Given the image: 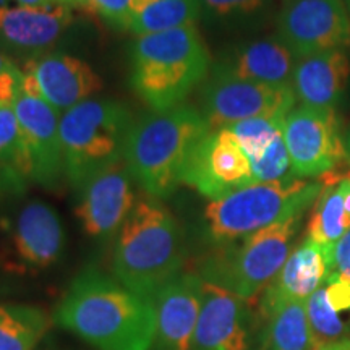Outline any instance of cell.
<instances>
[{
	"mask_svg": "<svg viewBox=\"0 0 350 350\" xmlns=\"http://www.w3.org/2000/svg\"><path fill=\"white\" fill-rule=\"evenodd\" d=\"M54 323L96 350H151L156 340L152 300L96 269L73 279L55 306Z\"/></svg>",
	"mask_w": 350,
	"mask_h": 350,
	"instance_id": "1",
	"label": "cell"
},
{
	"mask_svg": "<svg viewBox=\"0 0 350 350\" xmlns=\"http://www.w3.org/2000/svg\"><path fill=\"white\" fill-rule=\"evenodd\" d=\"M213 129L198 109L154 111L133 124L124 161L151 198L164 200L183 183L191 156Z\"/></svg>",
	"mask_w": 350,
	"mask_h": 350,
	"instance_id": "2",
	"label": "cell"
},
{
	"mask_svg": "<svg viewBox=\"0 0 350 350\" xmlns=\"http://www.w3.org/2000/svg\"><path fill=\"white\" fill-rule=\"evenodd\" d=\"M185 240L174 214L156 198L137 200L117 234L112 273L135 294L152 299L182 274Z\"/></svg>",
	"mask_w": 350,
	"mask_h": 350,
	"instance_id": "3",
	"label": "cell"
},
{
	"mask_svg": "<svg viewBox=\"0 0 350 350\" xmlns=\"http://www.w3.org/2000/svg\"><path fill=\"white\" fill-rule=\"evenodd\" d=\"M211 57L196 23L138 36L131 46V86L152 111L182 106L209 75Z\"/></svg>",
	"mask_w": 350,
	"mask_h": 350,
	"instance_id": "4",
	"label": "cell"
},
{
	"mask_svg": "<svg viewBox=\"0 0 350 350\" xmlns=\"http://www.w3.org/2000/svg\"><path fill=\"white\" fill-rule=\"evenodd\" d=\"M321 190L319 180L306 182L297 177L252 183L208 204L206 234L214 245L248 237L286 219L304 216Z\"/></svg>",
	"mask_w": 350,
	"mask_h": 350,
	"instance_id": "5",
	"label": "cell"
},
{
	"mask_svg": "<svg viewBox=\"0 0 350 350\" xmlns=\"http://www.w3.org/2000/svg\"><path fill=\"white\" fill-rule=\"evenodd\" d=\"M301 216L286 219L230 243L214 245L196 262V275L247 301L273 282L291 255Z\"/></svg>",
	"mask_w": 350,
	"mask_h": 350,
	"instance_id": "6",
	"label": "cell"
},
{
	"mask_svg": "<svg viewBox=\"0 0 350 350\" xmlns=\"http://www.w3.org/2000/svg\"><path fill=\"white\" fill-rule=\"evenodd\" d=\"M131 113L113 99L91 98L60 117L65 175L80 188L100 170L124 161Z\"/></svg>",
	"mask_w": 350,
	"mask_h": 350,
	"instance_id": "7",
	"label": "cell"
},
{
	"mask_svg": "<svg viewBox=\"0 0 350 350\" xmlns=\"http://www.w3.org/2000/svg\"><path fill=\"white\" fill-rule=\"evenodd\" d=\"M292 85L274 86L235 77L221 62L200 90L201 113L213 130L255 117H286L295 106Z\"/></svg>",
	"mask_w": 350,
	"mask_h": 350,
	"instance_id": "8",
	"label": "cell"
},
{
	"mask_svg": "<svg viewBox=\"0 0 350 350\" xmlns=\"http://www.w3.org/2000/svg\"><path fill=\"white\" fill-rule=\"evenodd\" d=\"M284 142L297 178L321 177L347 164L344 133L334 109L299 106L287 113ZM350 167V165H349Z\"/></svg>",
	"mask_w": 350,
	"mask_h": 350,
	"instance_id": "9",
	"label": "cell"
},
{
	"mask_svg": "<svg viewBox=\"0 0 350 350\" xmlns=\"http://www.w3.org/2000/svg\"><path fill=\"white\" fill-rule=\"evenodd\" d=\"M3 229V265L18 274H34L54 266L67 242L59 214L41 200L25 203Z\"/></svg>",
	"mask_w": 350,
	"mask_h": 350,
	"instance_id": "10",
	"label": "cell"
},
{
	"mask_svg": "<svg viewBox=\"0 0 350 350\" xmlns=\"http://www.w3.org/2000/svg\"><path fill=\"white\" fill-rule=\"evenodd\" d=\"M278 38L295 57L350 47V16L342 0H286Z\"/></svg>",
	"mask_w": 350,
	"mask_h": 350,
	"instance_id": "11",
	"label": "cell"
},
{
	"mask_svg": "<svg viewBox=\"0 0 350 350\" xmlns=\"http://www.w3.org/2000/svg\"><path fill=\"white\" fill-rule=\"evenodd\" d=\"M183 183L209 200L256 183L250 159L229 129L211 130L191 156Z\"/></svg>",
	"mask_w": 350,
	"mask_h": 350,
	"instance_id": "12",
	"label": "cell"
},
{
	"mask_svg": "<svg viewBox=\"0 0 350 350\" xmlns=\"http://www.w3.org/2000/svg\"><path fill=\"white\" fill-rule=\"evenodd\" d=\"M78 191L80 198L75 214L85 234L94 239H109L119 234L137 203L125 161L100 170Z\"/></svg>",
	"mask_w": 350,
	"mask_h": 350,
	"instance_id": "13",
	"label": "cell"
},
{
	"mask_svg": "<svg viewBox=\"0 0 350 350\" xmlns=\"http://www.w3.org/2000/svg\"><path fill=\"white\" fill-rule=\"evenodd\" d=\"M29 164L31 182L52 188L65 174L59 112L41 96L20 90L13 103Z\"/></svg>",
	"mask_w": 350,
	"mask_h": 350,
	"instance_id": "14",
	"label": "cell"
},
{
	"mask_svg": "<svg viewBox=\"0 0 350 350\" xmlns=\"http://www.w3.org/2000/svg\"><path fill=\"white\" fill-rule=\"evenodd\" d=\"M250 340L252 312L247 300L203 281L195 350H248Z\"/></svg>",
	"mask_w": 350,
	"mask_h": 350,
	"instance_id": "15",
	"label": "cell"
},
{
	"mask_svg": "<svg viewBox=\"0 0 350 350\" xmlns=\"http://www.w3.org/2000/svg\"><path fill=\"white\" fill-rule=\"evenodd\" d=\"M21 72L33 78L41 98L59 113L91 99L103 88L100 78L85 60L65 52L29 57Z\"/></svg>",
	"mask_w": 350,
	"mask_h": 350,
	"instance_id": "16",
	"label": "cell"
},
{
	"mask_svg": "<svg viewBox=\"0 0 350 350\" xmlns=\"http://www.w3.org/2000/svg\"><path fill=\"white\" fill-rule=\"evenodd\" d=\"M203 279L182 273L152 297L156 340L161 350H195V331L201 306Z\"/></svg>",
	"mask_w": 350,
	"mask_h": 350,
	"instance_id": "17",
	"label": "cell"
},
{
	"mask_svg": "<svg viewBox=\"0 0 350 350\" xmlns=\"http://www.w3.org/2000/svg\"><path fill=\"white\" fill-rule=\"evenodd\" d=\"M75 23L70 7L51 3L46 7L0 5V46L3 49L38 54L60 41Z\"/></svg>",
	"mask_w": 350,
	"mask_h": 350,
	"instance_id": "18",
	"label": "cell"
},
{
	"mask_svg": "<svg viewBox=\"0 0 350 350\" xmlns=\"http://www.w3.org/2000/svg\"><path fill=\"white\" fill-rule=\"evenodd\" d=\"M325 252L319 243L305 237L284 262L273 282L262 291L260 314L262 317L278 304L288 300H308L326 282Z\"/></svg>",
	"mask_w": 350,
	"mask_h": 350,
	"instance_id": "19",
	"label": "cell"
},
{
	"mask_svg": "<svg viewBox=\"0 0 350 350\" xmlns=\"http://www.w3.org/2000/svg\"><path fill=\"white\" fill-rule=\"evenodd\" d=\"M350 60L344 51H327L300 59L292 88L304 106L336 109L347 91Z\"/></svg>",
	"mask_w": 350,
	"mask_h": 350,
	"instance_id": "20",
	"label": "cell"
},
{
	"mask_svg": "<svg viewBox=\"0 0 350 350\" xmlns=\"http://www.w3.org/2000/svg\"><path fill=\"white\" fill-rule=\"evenodd\" d=\"M235 77L265 85H292L295 55L278 38L243 44L224 60H219Z\"/></svg>",
	"mask_w": 350,
	"mask_h": 350,
	"instance_id": "21",
	"label": "cell"
},
{
	"mask_svg": "<svg viewBox=\"0 0 350 350\" xmlns=\"http://www.w3.org/2000/svg\"><path fill=\"white\" fill-rule=\"evenodd\" d=\"M261 318L266 321L262 350H314L306 300L282 301Z\"/></svg>",
	"mask_w": 350,
	"mask_h": 350,
	"instance_id": "22",
	"label": "cell"
},
{
	"mask_svg": "<svg viewBox=\"0 0 350 350\" xmlns=\"http://www.w3.org/2000/svg\"><path fill=\"white\" fill-rule=\"evenodd\" d=\"M198 0H135L129 31L146 36L193 25L200 18Z\"/></svg>",
	"mask_w": 350,
	"mask_h": 350,
	"instance_id": "23",
	"label": "cell"
},
{
	"mask_svg": "<svg viewBox=\"0 0 350 350\" xmlns=\"http://www.w3.org/2000/svg\"><path fill=\"white\" fill-rule=\"evenodd\" d=\"M49 321L36 306L0 304V350H34Z\"/></svg>",
	"mask_w": 350,
	"mask_h": 350,
	"instance_id": "24",
	"label": "cell"
},
{
	"mask_svg": "<svg viewBox=\"0 0 350 350\" xmlns=\"http://www.w3.org/2000/svg\"><path fill=\"white\" fill-rule=\"evenodd\" d=\"M344 180L332 185H323L310 214L308 230L310 237L321 247H331L339 242L340 237L350 229V222L344 209Z\"/></svg>",
	"mask_w": 350,
	"mask_h": 350,
	"instance_id": "25",
	"label": "cell"
},
{
	"mask_svg": "<svg viewBox=\"0 0 350 350\" xmlns=\"http://www.w3.org/2000/svg\"><path fill=\"white\" fill-rule=\"evenodd\" d=\"M306 317L312 327L314 350L350 338V321H345L338 312L331 308L325 287H319L306 300Z\"/></svg>",
	"mask_w": 350,
	"mask_h": 350,
	"instance_id": "26",
	"label": "cell"
},
{
	"mask_svg": "<svg viewBox=\"0 0 350 350\" xmlns=\"http://www.w3.org/2000/svg\"><path fill=\"white\" fill-rule=\"evenodd\" d=\"M0 164L26 183L31 182V164L13 106H0Z\"/></svg>",
	"mask_w": 350,
	"mask_h": 350,
	"instance_id": "27",
	"label": "cell"
},
{
	"mask_svg": "<svg viewBox=\"0 0 350 350\" xmlns=\"http://www.w3.org/2000/svg\"><path fill=\"white\" fill-rule=\"evenodd\" d=\"M286 117H255V119L232 124L226 129H229L234 133V137L237 138L239 144L252 163L284 133Z\"/></svg>",
	"mask_w": 350,
	"mask_h": 350,
	"instance_id": "28",
	"label": "cell"
},
{
	"mask_svg": "<svg viewBox=\"0 0 350 350\" xmlns=\"http://www.w3.org/2000/svg\"><path fill=\"white\" fill-rule=\"evenodd\" d=\"M252 170L255 182H274L294 177L291 167V157L284 142V133L266 150L258 159L252 161Z\"/></svg>",
	"mask_w": 350,
	"mask_h": 350,
	"instance_id": "29",
	"label": "cell"
},
{
	"mask_svg": "<svg viewBox=\"0 0 350 350\" xmlns=\"http://www.w3.org/2000/svg\"><path fill=\"white\" fill-rule=\"evenodd\" d=\"M201 10L214 18H247L266 10L271 0H198Z\"/></svg>",
	"mask_w": 350,
	"mask_h": 350,
	"instance_id": "30",
	"label": "cell"
},
{
	"mask_svg": "<svg viewBox=\"0 0 350 350\" xmlns=\"http://www.w3.org/2000/svg\"><path fill=\"white\" fill-rule=\"evenodd\" d=\"M135 0H86V8L117 29H129Z\"/></svg>",
	"mask_w": 350,
	"mask_h": 350,
	"instance_id": "31",
	"label": "cell"
},
{
	"mask_svg": "<svg viewBox=\"0 0 350 350\" xmlns=\"http://www.w3.org/2000/svg\"><path fill=\"white\" fill-rule=\"evenodd\" d=\"M326 260V281L339 278L350 282V229L331 247H323Z\"/></svg>",
	"mask_w": 350,
	"mask_h": 350,
	"instance_id": "32",
	"label": "cell"
},
{
	"mask_svg": "<svg viewBox=\"0 0 350 350\" xmlns=\"http://www.w3.org/2000/svg\"><path fill=\"white\" fill-rule=\"evenodd\" d=\"M327 304L339 314L344 312L350 313V282L339 278H331L326 281Z\"/></svg>",
	"mask_w": 350,
	"mask_h": 350,
	"instance_id": "33",
	"label": "cell"
},
{
	"mask_svg": "<svg viewBox=\"0 0 350 350\" xmlns=\"http://www.w3.org/2000/svg\"><path fill=\"white\" fill-rule=\"evenodd\" d=\"M28 183L21 180L18 175H15L12 170L3 167L0 164V206H2L3 200L10 195H21Z\"/></svg>",
	"mask_w": 350,
	"mask_h": 350,
	"instance_id": "34",
	"label": "cell"
},
{
	"mask_svg": "<svg viewBox=\"0 0 350 350\" xmlns=\"http://www.w3.org/2000/svg\"><path fill=\"white\" fill-rule=\"evenodd\" d=\"M13 68H16V65L13 64V60L5 54V52L0 51V73L8 72V70H13Z\"/></svg>",
	"mask_w": 350,
	"mask_h": 350,
	"instance_id": "35",
	"label": "cell"
},
{
	"mask_svg": "<svg viewBox=\"0 0 350 350\" xmlns=\"http://www.w3.org/2000/svg\"><path fill=\"white\" fill-rule=\"evenodd\" d=\"M318 350H350V338L338 340V342L327 344V345H325V347H321Z\"/></svg>",
	"mask_w": 350,
	"mask_h": 350,
	"instance_id": "36",
	"label": "cell"
},
{
	"mask_svg": "<svg viewBox=\"0 0 350 350\" xmlns=\"http://www.w3.org/2000/svg\"><path fill=\"white\" fill-rule=\"evenodd\" d=\"M15 2L23 7H46L54 3V0H15Z\"/></svg>",
	"mask_w": 350,
	"mask_h": 350,
	"instance_id": "37",
	"label": "cell"
},
{
	"mask_svg": "<svg viewBox=\"0 0 350 350\" xmlns=\"http://www.w3.org/2000/svg\"><path fill=\"white\" fill-rule=\"evenodd\" d=\"M344 148H345V157H347V164L350 165V125L349 129L344 131Z\"/></svg>",
	"mask_w": 350,
	"mask_h": 350,
	"instance_id": "38",
	"label": "cell"
},
{
	"mask_svg": "<svg viewBox=\"0 0 350 350\" xmlns=\"http://www.w3.org/2000/svg\"><path fill=\"white\" fill-rule=\"evenodd\" d=\"M54 3H62V5H67V7H72V5L85 7L86 0H54Z\"/></svg>",
	"mask_w": 350,
	"mask_h": 350,
	"instance_id": "39",
	"label": "cell"
},
{
	"mask_svg": "<svg viewBox=\"0 0 350 350\" xmlns=\"http://www.w3.org/2000/svg\"><path fill=\"white\" fill-rule=\"evenodd\" d=\"M342 2H344L345 8H347V13H349V16H350V0H342Z\"/></svg>",
	"mask_w": 350,
	"mask_h": 350,
	"instance_id": "40",
	"label": "cell"
}]
</instances>
